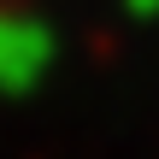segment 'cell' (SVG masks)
<instances>
[{
	"label": "cell",
	"mask_w": 159,
	"mask_h": 159,
	"mask_svg": "<svg viewBox=\"0 0 159 159\" xmlns=\"http://www.w3.org/2000/svg\"><path fill=\"white\" fill-rule=\"evenodd\" d=\"M47 65H53V30L24 12H0V89H30L47 77Z\"/></svg>",
	"instance_id": "obj_1"
},
{
	"label": "cell",
	"mask_w": 159,
	"mask_h": 159,
	"mask_svg": "<svg viewBox=\"0 0 159 159\" xmlns=\"http://www.w3.org/2000/svg\"><path fill=\"white\" fill-rule=\"evenodd\" d=\"M124 6H130L136 18H153V12H159V0H124Z\"/></svg>",
	"instance_id": "obj_2"
}]
</instances>
